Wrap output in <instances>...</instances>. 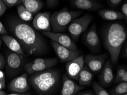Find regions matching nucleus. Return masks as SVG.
Returning a JSON list of instances; mask_svg holds the SVG:
<instances>
[{
	"label": "nucleus",
	"mask_w": 127,
	"mask_h": 95,
	"mask_svg": "<svg viewBox=\"0 0 127 95\" xmlns=\"http://www.w3.org/2000/svg\"><path fill=\"white\" fill-rule=\"evenodd\" d=\"M9 27L25 54L29 56L40 55L47 51L48 46L45 39L29 25L13 19L9 21Z\"/></svg>",
	"instance_id": "obj_1"
},
{
	"label": "nucleus",
	"mask_w": 127,
	"mask_h": 95,
	"mask_svg": "<svg viewBox=\"0 0 127 95\" xmlns=\"http://www.w3.org/2000/svg\"><path fill=\"white\" fill-rule=\"evenodd\" d=\"M127 39V30L120 23L109 25L103 32L104 46L110 54L111 62L116 64L118 62L121 49Z\"/></svg>",
	"instance_id": "obj_2"
},
{
	"label": "nucleus",
	"mask_w": 127,
	"mask_h": 95,
	"mask_svg": "<svg viewBox=\"0 0 127 95\" xmlns=\"http://www.w3.org/2000/svg\"><path fill=\"white\" fill-rule=\"evenodd\" d=\"M59 79V71L49 68L31 75L29 79V84L39 95H47L56 90Z\"/></svg>",
	"instance_id": "obj_3"
},
{
	"label": "nucleus",
	"mask_w": 127,
	"mask_h": 95,
	"mask_svg": "<svg viewBox=\"0 0 127 95\" xmlns=\"http://www.w3.org/2000/svg\"><path fill=\"white\" fill-rule=\"evenodd\" d=\"M78 11L68 10L66 7L55 11L50 17L51 30L55 32H64L72 20L81 15Z\"/></svg>",
	"instance_id": "obj_4"
},
{
	"label": "nucleus",
	"mask_w": 127,
	"mask_h": 95,
	"mask_svg": "<svg viewBox=\"0 0 127 95\" xmlns=\"http://www.w3.org/2000/svg\"><path fill=\"white\" fill-rule=\"evenodd\" d=\"M93 19L92 14H86L72 21L67 28L74 41H77L80 36L86 32Z\"/></svg>",
	"instance_id": "obj_5"
},
{
	"label": "nucleus",
	"mask_w": 127,
	"mask_h": 95,
	"mask_svg": "<svg viewBox=\"0 0 127 95\" xmlns=\"http://www.w3.org/2000/svg\"><path fill=\"white\" fill-rule=\"evenodd\" d=\"M42 34L50 39L51 40L56 42L57 43L60 44L63 47L72 50H78L74 40L66 34L51 32H42Z\"/></svg>",
	"instance_id": "obj_6"
},
{
	"label": "nucleus",
	"mask_w": 127,
	"mask_h": 95,
	"mask_svg": "<svg viewBox=\"0 0 127 95\" xmlns=\"http://www.w3.org/2000/svg\"><path fill=\"white\" fill-rule=\"evenodd\" d=\"M23 59L22 55L14 52H9L7 54L5 64L7 73L9 76L16 74L21 70L23 65Z\"/></svg>",
	"instance_id": "obj_7"
},
{
	"label": "nucleus",
	"mask_w": 127,
	"mask_h": 95,
	"mask_svg": "<svg viewBox=\"0 0 127 95\" xmlns=\"http://www.w3.org/2000/svg\"><path fill=\"white\" fill-rule=\"evenodd\" d=\"M51 44L58 58L62 62H70L78 57L81 54L79 50H72L60 45L51 40Z\"/></svg>",
	"instance_id": "obj_8"
},
{
	"label": "nucleus",
	"mask_w": 127,
	"mask_h": 95,
	"mask_svg": "<svg viewBox=\"0 0 127 95\" xmlns=\"http://www.w3.org/2000/svg\"><path fill=\"white\" fill-rule=\"evenodd\" d=\"M107 57V54L99 55L87 54L84 58V61L90 71L94 73H98L103 69Z\"/></svg>",
	"instance_id": "obj_9"
},
{
	"label": "nucleus",
	"mask_w": 127,
	"mask_h": 95,
	"mask_svg": "<svg viewBox=\"0 0 127 95\" xmlns=\"http://www.w3.org/2000/svg\"><path fill=\"white\" fill-rule=\"evenodd\" d=\"M83 40L89 49L92 51H99L100 47V41L98 36L96 25L94 24L91 26L84 35Z\"/></svg>",
	"instance_id": "obj_10"
},
{
	"label": "nucleus",
	"mask_w": 127,
	"mask_h": 95,
	"mask_svg": "<svg viewBox=\"0 0 127 95\" xmlns=\"http://www.w3.org/2000/svg\"><path fill=\"white\" fill-rule=\"evenodd\" d=\"M9 90L17 94H24L30 90V87L28 83V74L24 73L21 76L13 79L9 84Z\"/></svg>",
	"instance_id": "obj_11"
},
{
	"label": "nucleus",
	"mask_w": 127,
	"mask_h": 95,
	"mask_svg": "<svg viewBox=\"0 0 127 95\" xmlns=\"http://www.w3.org/2000/svg\"><path fill=\"white\" fill-rule=\"evenodd\" d=\"M84 56L80 55L66 64V69L67 76L71 79L78 80L79 75L84 67Z\"/></svg>",
	"instance_id": "obj_12"
},
{
	"label": "nucleus",
	"mask_w": 127,
	"mask_h": 95,
	"mask_svg": "<svg viewBox=\"0 0 127 95\" xmlns=\"http://www.w3.org/2000/svg\"><path fill=\"white\" fill-rule=\"evenodd\" d=\"M58 63V59L57 58H50L49 61L45 62V63H27L25 65V69L26 71L27 74L29 75H32L34 73L46 70L56 65Z\"/></svg>",
	"instance_id": "obj_13"
},
{
	"label": "nucleus",
	"mask_w": 127,
	"mask_h": 95,
	"mask_svg": "<svg viewBox=\"0 0 127 95\" xmlns=\"http://www.w3.org/2000/svg\"><path fill=\"white\" fill-rule=\"evenodd\" d=\"M50 17V14L49 12L37 13L32 22L34 28L36 30H41L42 32H51V28Z\"/></svg>",
	"instance_id": "obj_14"
},
{
	"label": "nucleus",
	"mask_w": 127,
	"mask_h": 95,
	"mask_svg": "<svg viewBox=\"0 0 127 95\" xmlns=\"http://www.w3.org/2000/svg\"><path fill=\"white\" fill-rule=\"evenodd\" d=\"M83 88V87L77 84L67 75H64L62 78V87L60 95H75Z\"/></svg>",
	"instance_id": "obj_15"
},
{
	"label": "nucleus",
	"mask_w": 127,
	"mask_h": 95,
	"mask_svg": "<svg viewBox=\"0 0 127 95\" xmlns=\"http://www.w3.org/2000/svg\"><path fill=\"white\" fill-rule=\"evenodd\" d=\"M71 3L76 8L87 11H95L104 6L96 0H71Z\"/></svg>",
	"instance_id": "obj_16"
},
{
	"label": "nucleus",
	"mask_w": 127,
	"mask_h": 95,
	"mask_svg": "<svg viewBox=\"0 0 127 95\" xmlns=\"http://www.w3.org/2000/svg\"><path fill=\"white\" fill-rule=\"evenodd\" d=\"M113 73L112 65L109 61L104 64L102 71L99 76L100 85L102 87H108L111 84L113 80Z\"/></svg>",
	"instance_id": "obj_17"
},
{
	"label": "nucleus",
	"mask_w": 127,
	"mask_h": 95,
	"mask_svg": "<svg viewBox=\"0 0 127 95\" xmlns=\"http://www.w3.org/2000/svg\"><path fill=\"white\" fill-rule=\"evenodd\" d=\"M1 39L7 46V47L11 50L12 52L22 56H25V55L20 43L16 39L7 34L2 35L1 36Z\"/></svg>",
	"instance_id": "obj_18"
},
{
	"label": "nucleus",
	"mask_w": 127,
	"mask_h": 95,
	"mask_svg": "<svg viewBox=\"0 0 127 95\" xmlns=\"http://www.w3.org/2000/svg\"><path fill=\"white\" fill-rule=\"evenodd\" d=\"M100 17L106 21H116L124 19V17L120 11L110 9H100L98 11Z\"/></svg>",
	"instance_id": "obj_19"
},
{
	"label": "nucleus",
	"mask_w": 127,
	"mask_h": 95,
	"mask_svg": "<svg viewBox=\"0 0 127 95\" xmlns=\"http://www.w3.org/2000/svg\"><path fill=\"white\" fill-rule=\"evenodd\" d=\"M94 76L92 72L90 71L86 65H84L79 75L78 80L79 86L82 87L90 86L93 80Z\"/></svg>",
	"instance_id": "obj_20"
},
{
	"label": "nucleus",
	"mask_w": 127,
	"mask_h": 95,
	"mask_svg": "<svg viewBox=\"0 0 127 95\" xmlns=\"http://www.w3.org/2000/svg\"><path fill=\"white\" fill-rule=\"evenodd\" d=\"M22 5L32 14H36L43 7V3L41 0H21Z\"/></svg>",
	"instance_id": "obj_21"
},
{
	"label": "nucleus",
	"mask_w": 127,
	"mask_h": 95,
	"mask_svg": "<svg viewBox=\"0 0 127 95\" xmlns=\"http://www.w3.org/2000/svg\"><path fill=\"white\" fill-rule=\"evenodd\" d=\"M17 10L19 17L22 20L28 22L32 21L33 18L34 14L26 9L22 5H17Z\"/></svg>",
	"instance_id": "obj_22"
},
{
	"label": "nucleus",
	"mask_w": 127,
	"mask_h": 95,
	"mask_svg": "<svg viewBox=\"0 0 127 95\" xmlns=\"http://www.w3.org/2000/svg\"><path fill=\"white\" fill-rule=\"evenodd\" d=\"M126 93H127V83L121 82L112 89L111 95H123Z\"/></svg>",
	"instance_id": "obj_23"
},
{
	"label": "nucleus",
	"mask_w": 127,
	"mask_h": 95,
	"mask_svg": "<svg viewBox=\"0 0 127 95\" xmlns=\"http://www.w3.org/2000/svg\"><path fill=\"white\" fill-rule=\"evenodd\" d=\"M92 88L96 95H111L103 87L96 81L92 83Z\"/></svg>",
	"instance_id": "obj_24"
},
{
	"label": "nucleus",
	"mask_w": 127,
	"mask_h": 95,
	"mask_svg": "<svg viewBox=\"0 0 127 95\" xmlns=\"http://www.w3.org/2000/svg\"><path fill=\"white\" fill-rule=\"evenodd\" d=\"M127 71V69L123 67L120 68H119L118 69V71L117 72L116 77H115V83H119V81H120L121 78H122L123 75H124V73H126V72Z\"/></svg>",
	"instance_id": "obj_25"
},
{
	"label": "nucleus",
	"mask_w": 127,
	"mask_h": 95,
	"mask_svg": "<svg viewBox=\"0 0 127 95\" xmlns=\"http://www.w3.org/2000/svg\"><path fill=\"white\" fill-rule=\"evenodd\" d=\"M7 7H12L21 3V0H2Z\"/></svg>",
	"instance_id": "obj_26"
},
{
	"label": "nucleus",
	"mask_w": 127,
	"mask_h": 95,
	"mask_svg": "<svg viewBox=\"0 0 127 95\" xmlns=\"http://www.w3.org/2000/svg\"><path fill=\"white\" fill-rule=\"evenodd\" d=\"M123 0H108L109 5L112 7H116L122 2Z\"/></svg>",
	"instance_id": "obj_27"
},
{
	"label": "nucleus",
	"mask_w": 127,
	"mask_h": 95,
	"mask_svg": "<svg viewBox=\"0 0 127 95\" xmlns=\"http://www.w3.org/2000/svg\"><path fill=\"white\" fill-rule=\"evenodd\" d=\"M7 10V6L6 5L4 2L2 1V0H0V17L2 16L4 13L5 11H6Z\"/></svg>",
	"instance_id": "obj_28"
},
{
	"label": "nucleus",
	"mask_w": 127,
	"mask_h": 95,
	"mask_svg": "<svg viewBox=\"0 0 127 95\" xmlns=\"http://www.w3.org/2000/svg\"><path fill=\"white\" fill-rule=\"evenodd\" d=\"M50 59V58H38L36 59L33 60V61L31 62L32 63H45L47 61H49Z\"/></svg>",
	"instance_id": "obj_29"
},
{
	"label": "nucleus",
	"mask_w": 127,
	"mask_h": 95,
	"mask_svg": "<svg viewBox=\"0 0 127 95\" xmlns=\"http://www.w3.org/2000/svg\"><path fill=\"white\" fill-rule=\"evenodd\" d=\"M124 17L125 21H127V3H125L123 5L122 7V11H120Z\"/></svg>",
	"instance_id": "obj_30"
},
{
	"label": "nucleus",
	"mask_w": 127,
	"mask_h": 95,
	"mask_svg": "<svg viewBox=\"0 0 127 95\" xmlns=\"http://www.w3.org/2000/svg\"><path fill=\"white\" fill-rule=\"evenodd\" d=\"M46 2L48 7H53L57 5L58 0H46Z\"/></svg>",
	"instance_id": "obj_31"
},
{
	"label": "nucleus",
	"mask_w": 127,
	"mask_h": 95,
	"mask_svg": "<svg viewBox=\"0 0 127 95\" xmlns=\"http://www.w3.org/2000/svg\"><path fill=\"white\" fill-rule=\"evenodd\" d=\"M5 63L6 62L5 58L1 54H0V70H2L4 68Z\"/></svg>",
	"instance_id": "obj_32"
},
{
	"label": "nucleus",
	"mask_w": 127,
	"mask_h": 95,
	"mask_svg": "<svg viewBox=\"0 0 127 95\" xmlns=\"http://www.w3.org/2000/svg\"><path fill=\"white\" fill-rule=\"evenodd\" d=\"M7 32L6 29H5L4 25L2 23V22L0 20V34L5 35L7 34Z\"/></svg>",
	"instance_id": "obj_33"
},
{
	"label": "nucleus",
	"mask_w": 127,
	"mask_h": 95,
	"mask_svg": "<svg viewBox=\"0 0 127 95\" xmlns=\"http://www.w3.org/2000/svg\"><path fill=\"white\" fill-rule=\"evenodd\" d=\"M75 95H95L90 91H83V92H79L76 93Z\"/></svg>",
	"instance_id": "obj_34"
},
{
	"label": "nucleus",
	"mask_w": 127,
	"mask_h": 95,
	"mask_svg": "<svg viewBox=\"0 0 127 95\" xmlns=\"http://www.w3.org/2000/svg\"><path fill=\"white\" fill-rule=\"evenodd\" d=\"M121 82H127V71L126 72V73H124V75H123V77L121 78L120 80V81L119 83Z\"/></svg>",
	"instance_id": "obj_35"
},
{
	"label": "nucleus",
	"mask_w": 127,
	"mask_h": 95,
	"mask_svg": "<svg viewBox=\"0 0 127 95\" xmlns=\"http://www.w3.org/2000/svg\"><path fill=\"white\" fill-rule=\"evenodd\" d=\"M6 86L5 80H0V91H2L3 89L5 88Z\"/></svg>",
	"instance_id": "obj_36"
},
{
	"label": "nucleus",
	"mask_w": 127,
	"mask_h": 95,
	"mask_svg": "<svg viewBox=\"0 0 127 95\" xmlns=\"http://www.w3.org/2000/svg\"><path fill=\"white\" fill-rule=\"evenodd\" d=\"M32 95V93L28 92V93H24V94H17V93H13V94H10L8 95Z\"/></svg>",
	"instance_id": "obj_37"
},
{
	"label": "nucleus",
	"mask_w": 127,
	"mask_h": 95,
	"mask_svg": "<svg viewBox=\"0 0 127 95\" xmlns=\"http://www.w3.org/2000/svg\"><path fill=\"white\" fill-rule=\"evenodd\" d=\"M5 80V73H3V72L0 70V80Z\"/></svg>",
	"instance_id": "obj_38"
},
{
	"label": "nucleus",
	"mask_w": 127,
	"mask_h": 95,
	"mask_svg": "<svg viewBox=\"0 0 127 95\" xmlns=\"http://www.w3.org/2000/svg\"><path fill=\"white\" fill-rule=\"evenodd\" d=\"M124 54H125V55H124V57L126 58L127 56V44H126V47H125V52H124Z\"/></svg>",
	"instance_id": "obj_39"
},
{
	"label": "nucleus",
	"mask_w": 127,
	"mask_h": 95,
	"mask_svg": "<svg viewBox=\"0 0 127 95\" xmlns=\"http://www.w3.org/2000/svg\"><path fill=\"white\" fill-rule=\"evenodd\" d=\"M6 93L3 91H0V95H6Z\"/></svg>",
	"instance_id": "obj_40"
},
{
	"label": "nucleus",
	"mask_w": 127,
	"mask_h": 95,
	"mask_svg": "<svg viewBox=\"0 0 127 95\" xmlns=\"http://www.w3.org/2000/svg\"><path fill=\"white\" fill-rule=\"evenodd\" d=\"M2 43V39L1 37H0V49H1V48Z\"/></svg>",
	"instance_id": "obj_41"
},
{
	"label": "nucleus",
	"mask_w": 127,
	"mask_h": 95,
	"mask_svg": "<svg viewBox=\"0 0 127 95\" xmlns=\"http://www.w3.org/2000/svg\"><path fill=\"white\" fill-rule=\"evenodd\" d=\"M123 95H127V93H126V94H123Z\"/></svg>",
	"instance_id": "obj_42"
}]
</instances>
